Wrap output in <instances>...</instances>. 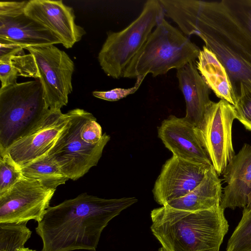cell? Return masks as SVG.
Masks as SVG:
<instances>
[{
	"label": "cell",
	"mask_w": 251,
	"mask_h": 251,
	"mask_svg": "<svg viewBox=\"0 0 251 251\" xmlns=\"http://www.w3.org/2000/svg\"><path fill=\"white\" fill-rule=\"evenodd\" d=\"M164 8L165 15L184 35L198 36L215 53L226 70L234 93L240 83L251 88V35L221 1L169 0Z\"/></svg>",
	"instance_id": "1"
},
{
	"label": "cell",
	"mask_w": 251,
	"mask_h": 251,
	"mask_svg": "<svg viewBox=\"0 0 251 251\" xmlns=\"http://www.w3.org/2000/svg\"><path fill=\"white\" fill-rule=\"evenodd\" d=\"M137 201L135 197L106 199L84 193L50 206L35 228L43 242L41 251H96L110 221Z\"/></svg>",
	"instance_id": "2"
},
{
	"label": "cell",
	"mask_w": 251,
	"mask_h": 251,
	"mask_svg": "<svg viewBox=\"0 0 251 251\" xmlns=\"http://www.w3.org/2000/svg\"><path fill=\"white\" fill-rule=\"evenodd\" d=\"M221 205L191 212L162 206L151 213L153 234L167 251H219L229 225Z\"/></svg>",
	"instance_id": "3"
},
{
	"label": "cell",
	"mask_w": 251,
	"mask_h": 251,
	"mask_svg": "<svg viewBox=\"0 0 251 251\" xmlns=\"http://www.w3.org/2000/svg\"><path fill=\"white\" fill-rule=\"evenodd\" d=\"M201 50L164 18L126 68L123 77L134 78L151 74L164 75L195 62Z\"/></svg>",
	"instance_id": "4"
},
{
	"label": "cell",
	"mask_w": 251,
	"mask_h": 251,
	"mask_svg": "<svg viewBox=\"0 0 251 251\" xmlns=\"http://www.w3.org/2000/svg\"><path fill=\"white\" fill-rule=\"evenodd\" d=\"M39 79L0 89V152L27 134L48 114Z\"/></svg>",
	"instance_id": "5"
},
{
	"label": "cell",
	"mask_w": 251,
	"mask_h": 251,
	"mask_svg": "<svg viewBox=\"0 0 251 251\" xmlns=\"http://www.w3.org/2000/svg\"><path fill=\"white\" fill-rule=\"evenodd\" d=\"M164 16L159 0H149L140 15L127 27L118 32L107 33L98 57L107 75L116 79L123 77L127 66Z\"/></svg>",
	"instance_id": "6"
},
{
	"label": "cell",
	"mask_w": 251,
	"mask_h": 251,
	"mask_svg": "<svg viewBox=\"0 0 251 251\" xmlns=\"http://www.w3.org/2000/svg\"><path fill=\"white\" fill-rule=\"evenodd\" d=\"M68 112L70 121L47 154L58 163L69 179L75 180L98 164L110 137L104 133L99 142H86L81 137V130L94 116L80 108Z\"/></svg>",
	"instance_id": "7"
},
{
	"label": "cell",
	"mask_w": 251,
	"mask_h": 251,
	"mask_svg": "<svg viewBox=\"0 0 251 251\" xmlns=\"http://www.w3.org/2000/svg\"><path fill=\"white\" fill-rule=\"evenodd\" d=\"M34 60L47 107L61 110L67 105L73 91L72 75L75 64L64 51L54 45L25 48Z\"/></svg>",
	"instance_id": "8"
},
{
	"label": "cell",
	"mask_w": 251,
	"mask_h": 251,
	"mask_svg": "<svg viewBox=\"0 0 251 251\" xmlns=\"http://www.w3.org/2000/svg\"><path fill=\"white\" fill-rule=\"evenodd\" d=\"M235 119L233 105L224 100L211 101L203 120L196 126L201 142L218 176L235 155L232 140Z\"/></svg>",
	"instance_id": "9"
},
{
	"label": "cell",
	"mask_w": 251,
	"mask_h": 251,
	"mask_svg": "<svg viewBox=\"0 0 251 251\" xmlns=\"http://www.w3.org/2000/svg\"><path fill=\"white\" fill-rule=\"evenodd\" d=\"M55 191L36 180L23 176L0 195V223H19L31 220L39 223L50 206Z\"/></svg>",
	"instance_id": "10"
},
{
	"label": "cell",
	"mask_w": 251,
	"mask_h": 251,
	"mask_svg": "<svg viewBox=\"0 0 251 251\" xmlns=\"http://www.w3.org/2000/svg\"><path fill=\"white\" fill-rule=\"evenodd\" d=\"M27 1L0 2V41L25 48L61 44L51 31L25 15Z\"/></svg>",
	"instance_id": "11"
},
{
	"label": "cell",
	"mask_w": 251,
	"mask_h": 251,
	"mask_svg": "<svg viewBox=\"0 0 251 251\" xmlns=\"http://www.w3.org/2000/svg\"><path fill=\"white\" fill-rule=\"evenodd\" d=\"M68 112L50 110L41 122L27 134L11 145L5 151L19 168L48 153L70 121Z\"/></svg>",
	"instance_id": "12"
},
{
	"label": "cell",
	"mask_w": 251,
	"mask_h": 251,
	"mask_svg": "<svg viewBox=\"0 0 251 251\" xmlns=\"http://www.w3.org/2000/svg\"><path fill=\"white\" fill-rule=\"evenodd\" d=\"M212 166L172 155L163 165L152 189L155 201L164 206L188 194L202 181Z\"/></svg>",
	"instance_id": "13"
},
{
	"label": "cell",
	"mask_w": 251,
	"mask_h": 251,
	"mask_svg": "<svg viewBox=\"0 0 251 251\" xmlns=\"http://www.w3.org/2000/svg\"><path fill=\"white\" fill-rule=\"evenodd\" d=\"M24 12L54 34L66 49L72 48L86 33L82 27L76 24L73 8L61 0H29Z\"/></svg>",
	"instance_id": "14"
},
{
	"label": "cell",
	"mask_w": 251,
	"mask_h": 251,
	"mask_svg": "<svg viewBox=\"0 0 251 251\" xmlns=\"http://www.w3.org/2000/svg\"><path fill=\"white\" fill-rule=\"evenodd\" d=\"M158 137L173 155L212 165L199 137L197 127L185 117L170 115L157 128Z\"/></svg>",
	"instance_id": "15"
},
{
	"label": "cell",
	"mask_w": 251,
	"mask_h": 251,
	"mask_svg": "<svg viewBox=\"0 0 251 251\" xmlns=\"http://www.w3.org/2000/svg\"><path fill=\"white\" fill-rule=\"evenodd\" d=\"M226 183L221 206L224 209L244 208L249 203L251 192V145L244 144L223 171Z\"/></svg>",
	"instance_id": "16"
},
{
	"label": "cell",
	"mask_w": 251,
	"mask_h": 251,
	"mask_svg": "<svg viewBox=\"0 0 251 251\" xmlns=\"http://www.w3.org/2000/svg\"><path fill=\"white\" fill-rule=\"evenodd\" d=\"M176 77L186 103L184 117L198 126L211 101L209 98L210 89L198 72L195 61L177 69Z\"/></svg>",
	"instance_id": "17"
},
{
	"label": "cell",
	"mask_w": 251,
	"mask_h": 251,
	"mask_svg": "<svg viewBox=\"0 0 251 251\" xmlns=\"http://www.w3.org/2000/svg\"><path fill=\"white\" fill-rule=\"evenodd\" d=\"M222 181L212 166L193 190L164 206L191 212L208 210L219 206L223 195Z\"/></svg>",
	"instance_id": "18"
},
{
	"label": "cell",
	"mask_w": 251,
	"mask_h": 251,
	"mask_svg": "<svg viewBox=\"0 0 251 251\" xmlns=\"http://www.w3.org/2000/svg\"><path fill=\"white\" fill-rule=\"evenodd\" d=\"M196 66L205 82L216 96L235 105L236 97L225 67L205 46L201 50Z\"/></svg>",
	"instance_id": "19"
},
{
	"label": "cell",
	"mask_w": 251,
	"mask_h": 251,
	"mask_svg": "<svg viewBox=\"0 0 251 251\" xmlns=\"http://www.w3.org/2000/svg\"><path fill=\"white\" fill-rule=\"evenodd\" d=\"M23 176L36 180L46 188L55 190L69 179L58 163L48 154L20 168Z\"/></svg>",
	"instance_id": "20"
},
{
	"label": "cell",
	"mask_w": 251,
	"mask_h": 251,
	"mask_svg": "<svg viewBox=\"0 0 251 251\" xmlns=\"http://www.w3.org/2000/svg\"><path fill=\"white\" fill-rule=\"evenodd\" d=\"M27 223H0V251H18L25 248L32 233Z\"/></svg>",
	"instance_id": "21"
},
{
	"label": "cell",
	"mask_w": 251,
	"mask_h": 251,
	"mask_svg": "<svg viewBox=\"0 0 251 251\" xmlns=\"http://www.w3.org/2000/svg\"><path fill=\"white\" fill-rule=\"evenodd\" d=\"M226 251H251V204L243 208L241 220L227 242Z\"/></svg>",
	"instance_id": "22"
},
{
	"label": "cell",
	"mask_w": 251,
	"mask_h": 251,
	"mask_svg": "<svg viewBox=\"0 0 251 251\" xmlns=\"http://www.w3.org/2000/svg\"><path fill=\"white\" fill-rule=\"evenodd\" d=\"M235 93L236 101L233 106L236 119L251 131V88L240 83Z\"/></svg>",
	"instance_id": "23"
},
{
	"label": "cell",
	"mask_w": 251,
	"mask_h": 251,
	"mask_svg": "<svg viewBox=\"0 0 251 251\" xmlns=\"http://www.w3.org/2000/svg\"><path fill=\"white\" fill-rule=\"evenodd\" d=\"M233 19L251 35V0H223Z\"/></svg>",
	"instance_id": "24"
},
{
	"label": "cell",
	"mask_w": 251,
	"mask_h": 251,
	"mask_svg": "<svg viewBox=\"0 0 251 251\" xmlns=\"http://www.w3.org/2000/svg\"><path fill=\"white\" fill-rule=\"evenodd\" d=\"M23 177L20 169L5 153H0V195L3 194Z\"/></svg>",
	"instance_id": "25"
},
{
	"label": "cell",
	"mask_w": 251,
	"mask_h": 251,
	"mask_svg": "<svg viewBox=\"0 0 251 251\" xmlns=\"http://www.w3.org/2000/svg\"><path fill=\"white\" fill-rule=\"evenodd\" d=\"M145 77L143 75L137 77L135 85L129 88H116L107 91H94L92 94L99 99L111 101H117L136 92Z\"/></svg>",
	"instance_id": "26"
},
{
	"label": "cell",
	"mask_w": 251,
	"mask_h": 251,
	"mask_svg": "<svg viewBox=\"0 0 251 251\" xmlns=\"http://www.w3.org/2000/svg\"><path fill=\"white\" fill-rule=\"evenodd\" d=\"M81 137L86 142L94 144L99 142L102 137V128L95 117L88 120L82 127Z\"/></svg>",
	"instance_id": "27"
},
{
	"label": "cell",
	"mask_w": 251,
	"mask_h": 251,
	"mask_svg": "<svg viewBox=\"0 0 251 251\" xmlns=\"http://www.w3.org/2000/svg\"><path fill=\"white\" fill-rule=\"evenodd\" d=\"M18 73L7 58H0V88H4L17 82Z\"/></svg>",
	"instance_id": "28"
},
{
	"label": "cell",
	"mask_w": 251,
	"mask_h": 251,
	"mask_svg": "<svg viewBox=\"0 0 251 251\" xmlns=\"http://www.w3.org/2000/svg\"><path fill=\"white\" fill-rule=\"evenodd\" d=\"M18 251H37L30 249L27 248H23V249H21L18 250Z\"/></svg>",
	"instance_id": "29"
},
{
	"label": "cell",
	"mask_w": 251,
	"mask_h": 251,
	"mask_svg": "<svg viewBox=\"0 0 251 251\" xmlns=\"http://www.w3.org/2000/svg\"><path fill=\"white\" fill-rule=\"evenodd\" d=\"M158 251H167L163 247H161L159 249Z\"/></svg>",
	"instance_id": "30"
},
{
	"label": "cell",
	"mask_w": 251,
	"mask_h": 251,
	"mask_svg": "<svg viewBox=\"0 0 251 251\" xmlns=\"http://www.w3.org/2000/svg\"><path fill=\"white\" fill-rule=\"evenodd\" d=\"M251 204V192L250 196L249 203V205L248 206H249V205H250Z\"/></svg>",
	"instance_id": "31"
}]
</instances>
